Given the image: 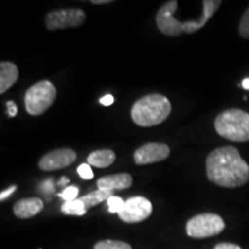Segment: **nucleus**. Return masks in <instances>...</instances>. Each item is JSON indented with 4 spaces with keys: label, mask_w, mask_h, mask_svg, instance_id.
Wrapping results in <instances>:
<instances>
[{
    "label": "nucleus",
    "mask_w": 249,
    "mask_h": 249,
    "mask_svg": "<svg viewBox=\"0 0 249 249\" xmlns=\"http://www.w3.org/2000/svg\"><path fill=\"white\" fill-rule=\"evenodd\" d=\"M113 102H114V98H113V96H111V95H107L99 99V103H101L102 105H104V107H110L111 104H113Z\"/></svg>",
    "instance_id": "a878e982"
},
{
    "label": "nucleus",
    "mask_w": 249,
    "mask_h": 249,
    "mask_svg": "<svg viewBox=\"0 0 249 249\" xmlns=\"http://www.w3.org/2000/svg\"><path fill=\"white\" fill-rule=\"evenodd\" d=\"M77 173L82 179L85 180H90L93 178V172L91 170V166L88 163L81 164L79 167H77Z\"/></svg>",
    "instance_id": "4be33fe9"
},
{
    "label": "nucleus",
    "mask_w": 249,
    "mask_h": 249,
    "mask_svg": "<svg viewBox=\"0 0 249 249\" xmlns=\"http://www.w3.org/2000/svg\"><path fill=\"white\" fill-rule=\"evenodd\" d=\"M214 129L220 136L233 142L249 141V113L230 108L218 114L214 119Z\"/></svg>",
    "instance_id": "7ed1b4c3"
},
{
    "label": "nucleus",
    "mask_w": 249,
    "mask_h": 249,
    "mask_svg": "<svg viewBox=\"0 0 249 249\" xmlns=\"http://www.w3.org/2000/svg\"><path fill=\"white\" fill-rule=\"evenodd\" d=\"M86 21V13L81 8H62L46 14L45 26L49 30L81 27Z\"/></svg>",
    "instance_id": "423d86ee"
},
{
    "label": "nucleus",
    "mask_w": 249,
    "mask_h": 249,
    "mask_svg": "<svg viewBox=\"0 0 249 249\" xmlns=\"http://www.w3.org/2000/svg\"><path fill=\"white\" fill-rule=\"evenodd\" d=\"M111 196H113V192H107V191H102V189H97V191L91 192V193H89V194L80 197V200L83 202L86 209L88 210V209H91V208L95 207V205L102 203V202H104V201L107 202V200L111 197Z\"/></svg>",
    "instance_id": "dca6fc26"
},
{
    "label": "nucleus",
    "mask_w": 249,
    "mask_h": 249,
    "mask_svg": "<svg viewBox=\"0 0 249 249\" xmlns=\"http://www.w3.org/2000/svg\"><path fill=\"white\" fill-rule=\"evenodd\" d=\"M77 195H79V188H77L76 186L66 187V188L64 189V192H62L60 194L61 197L65 200V202H70V201L76 200Z\"/></svg>",
    "instance_id": "412c9836"
},
{
    "label": "nucleus",
    "mask_w": 249,
    "mask_h": 249,
    "mask_svg": "<svg viewBox=\"0 0 249 249\" xmlns=\"http://www.w3.org/2000/svg\"><path fill=\"white\" fill-rule=\"evenodd\" d=\"M225 229V222L219 214L201 213L194 216L186 224L187 235L194 239H204L219 234Z\"/></svg>",
    "instance_id": "39448f33"
},
{
    "label": "nucleus",
    "mask_w": 249,
    "mask_h": 249,
    "mask_svg": "<svg viewBox=\"0 0 249 249\" xmlns=\"http://www.w3.org/2000/svg\"><path fill=\"white\" fill-rule=\"evenodd\" d=\"M68 182V179L66 178V177H62L61 178V181H59V185L62 186V185H66V183Z\"/></svg>",
    "instance_id": "c85d7f7f"
},
{
    "label": "nucleus",
    "mask_w": 249,
    "mask_h": 249,
    "mask_svg": "<svg viewBox=\"0 0 249 249\" xmlns=\"http://www.w3.org/2000/svg\"><path fill=\"white\" fill-rule=\"evenodd\" d=\"M239 34L244 38H249V7L242 15L240 24H239Z\"/></svg>",
    "instance_id": "aec40b11"
},
{
    "label": "nucleus",
    "mask_w": 249,
    "mask_h": 249,
    "mask_svg": "<svg viewBox=\"0 0 249 249\" xmlns=\"http://www.w3.org/2000/svg\"><path fill=\"white\" fill-rule=\"evenodd\" d=\"M6 107H7V113L9 117H15L18 113V107L13 101H8L6 103Z\"/></svg>",
    "instance_id": "5701e85b"
},
{
    "label": "nucleus",
    "mask_w": 249,
    "mask_h": 249,
    "mask_svg": "<svg viewBox=\"0 0 249 249\" xmlns=\"http://www.w3.org/2000/svg\"><path fill=\"white\" fill-rule=\"evenodd\" d=\"M112 0H91V4L93 5H107L111 4Z\"/></svg>",
    "instance_id": "bb28decb"
},
{
    "label": "nucleus",
    "mask_w": 249,
    "mask_h": 249,
    "mask_svg": "<svg viewBox=\"0 0 249 249\" xmlns=\"http://www.w3.org/2000/svg\"><path fill=\"white\" fill-rule=\"evenodd\" d=\"M76 158L77 155L73 149L59 148L43 156L38 161V167L45 172L61 170L73 164Z\"/></svg>",
    "instance_id": "1a4fd4ad"
},
{
    "label": "nucleus",
    "mask_w": 249,
    "mask_h": 249,
    "mask_svg": "<svg viewBox=\"0 0 249 249\" xmlns=\"http://www.w3.org/2000/svg\"><path fill=\"white\" fill-rule=\"evenodd\" d=\"M207 177L218 186L235 188L249 181V165L236 148L220 147L208 155Z\"/></svg>",
    "instance_id": "f257e3e1"
},
{
    "label": "nucleus",
    "mask_w": 249,
    "mask_h": 249,
    "mask_svg": "<svg viewBox=\"0 0 249 249\" xmlns=\"http://www.w3.org/2000/svg\"><path fill=\"white\" fill-rule=\"evenodd\" d=\"M18 79V68L13 62L2 61L0 64V93L4 95Z\"/></svg>",
    "instance_id": "4468645a"
},
{
    "label": "nucleus",
    "mask_w": 249,
    "mask_h": 249,
    "mask_svg": "<svg viewBox=\"0 0 249 249\" xmlns=\"http://www.w3.org/2000/svg\"><path fill=\"white\" fill-rule=\"evenodd\" d=\"M170 147L165 143H147L134 152V161L136 165L158 163L170 156Z\"/></svg>",
    "instance_id": "9d476101"
},
{
    "label": "nucleus",
    "mask_w": 249,
    "mask_h": 249,
    "mask_svg": "<svg viewBox=\"0 0 249 249\" xmlns=\"http://www.w3.org/2000/svg\"><path fill=\"white\" fill-rule=\"evenodd\" d=\"M107 207H108V213L119 214L124 209V202L123 198L119 197V196L113 195L107 200Z\"/></svg>",
    "instance_id": "6ab92c4d"
},
{
    "label": "nucleus",
    "mask_w": 249,
    "mask_h": 249,
    "mask_svg": "<svg viewBox=\"0 0 249 249\" xmlns=\"http://www.w3.org/2000/svg\"><path fill=\"white\" fill-rule=\"evenodd\" d=\"M61 211L70 216H83L87 213V209L83 202L80 198H76L74 201L65 202L61 207Z\"/></svg>",
    "instance_id": "f3484780"
},
{
    "label": "nucleus",
    "mask_w": 249,
    "mask_h": 249,
    "mask_svg": "<svg viewBox=\"0 0 249 249\" xmlns=\"http://www.w3.org/2000/svg\"><path fill=\"white\" fill-rule=\"evenodd\" d=\"M213 249H242L240 246L235 244H230V242H222L214 246Z\"/></svg>",
    "instance_id": "393cba45"
},
{
    "label": "nucleus",
    "mask_w": 249,
    "mask_h": 249,
    "mask_svg": "<svg viewBox=\"0 0 249 249\" xmlns=\"http://www.w3.org/2000/svg\"><path fill=\"white\" fill-rule=\"evenodd\" d=\"M242 88L246 89V90H249V77H246V79H244V81H242L241 83Z\"/></svg>",
    "instance_id": "cd10ccee"
},
{
    "label": "nucleus",
    "mask_w": 249,
    "mask_h": 249,
    "mask_svg": "<svg viewBox=\"0 0 249 249\" xmlns=\"http://www.w3.org/2000/svg\"><path fill=\"white\" fill-rule=\"evenodd\" d=\"M172 107L169 98L160 93H151L134 103L130 116L140 127H152L169 118Z\"/></svg>",
    "instance_id": "f03ea898"
},
{
    "label": "nucleus",
    "mask_w": 249,
    "mask_h": 249,
    "mask_svg": "<svg viewBox=\"0 0 249 249\" xmlns=\"http://www.w3.org/2000/svg\"><path fill=\"white\" fill-rule=\"evenodd\" d=\"M133 185V178L128 173H119L105 176L98 179L97 187L98 189L107 192L123 191V189L129 188Z\"/></svg>",
    "instance_id": "f8f14e48"
},
{
    "label": "nucleus",
    "mask_w": 249,
    "mask_h": 249,
    "mask_svg": "<svg viewBox=\"0 0 249 249\" xmlns=\"http://www.w3.org/2000/svg\"><path fill=\"white\" fill-rule=\"evenodd\" d=\"M202 4H203V14H202V17L197 21H187V22H183V33L194 34L197 30H200L201 28H203L205 23H208V21L210 20L211 17L216 13L222 1L220 0H204Z\"/></svg>",
    "instance_id": "9b49d317"
},
{
    "label": "nucleus",
    "mask_w": 249,
    "mask_h": 249,
    "mask_svg": "<svg viewBox=\"0 0 249 249\" xmlns=\"http://www.w3.org/2000/svg\"><path fill=\"white\" fill-rule=\"evenodd\" d=\"M87 161L90 166L99 167V169H105L110 166L116 161V152L110 150V149H101V150H95L88 155Z\"/></svg>",
    "instance_id": "2eb2a0df"
},
{
    "label": "nucleus",
    "mask_w": 249,
    "mask_h": 249,
    "mask_svg": "<svg viewBox=\"0 0 249 249\" xmlns=\"http://www.w3.org/2000/svg\"><path fill=\"white\" fill-rule=\"evenodd\" d=\"M177 8H178V1L170 0L158 9L156 15V24L165 36L178 37L183 33V22H180L173 17Z\"/></svg>",
    "instance_id": "0eeeda50"
},
{
    "label": "nucleus",
    "mask_w": 249,
    "mask_h": 249,
    "mask_svg": "<svg viewBox=\"0 0 249 249\" xmlns=\"http://www.w3.org/2000/svg\"><path fill=\"white\" fill-rule=\"evenodd\" d=\"M57 98V88L51 81L43 80L35 83L24 95L26 111L30 116H40L48 111Z\"/></svg>",
    "instance_id": "20e7f679"
},
{
    "label": "nucleus",
    "mask_w": 249,
    "mask_h": 249,
    "mask_svg": "<svg viewBox=\"0 0 249 249\" xmlns=\"http://www.w3.org/2000/svg\"><path fill=\"white\" fill-rule=\"evenodd\" d=\"M152 213V204L143 196H134L124 202V207L118 214L124 223H140L145 220Z\"/></svg>",
    "instance_id": "6e6552de"
},
{
    "label": "nucleus",
    "mask_w": 249,
    "mask_h": 249,
    "mask_svg": "<svg viewBox=\"0 0 249 249\" xmlns=\"http://www.w3.org/2000/svg\"><path fill=\"white\" fill-rule=\"evenodd\" d=\"M44 208V202L38 197H28L18 201L13 207V213L20 219H28L38 214Z\"/></svg>",
    "instance_id": "ddd939ff"
},
{
    "label": "nucleus",
    "mask_w": 249,
    "mask_h": 249,
    "mask_svg": "<svg viewBox=\"0 0 249 249\" xmlns=\"http://www.w3.org/2000/svg\"><path fill=\"white\" fill-rule=\"evenodd\" d=\"M93 249H133L127 242L119 240H102L95 245Z\"/></svg>",
    "instance_id": "a211bd4d"
},
{
    "label": "nucleus",
    "mask_w": 249,
    "mask_h": 249,
    "mask_svg": "<svg viewBox=\"0 0 249 249\" xmlns=\"http://www.w3.org/2000/svg\"><path fill=\"white\" fill-rule=\"evenodd\" d=\"M17 188L18 187L14 185V186H11L7 189H5V191H2L1 194H0V201H4V200H6V198H8L9 196H11L15 191H17Z\"/></svg>",
    "instance_id": "b1692460"
}]
</instances>
